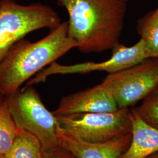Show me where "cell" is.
<instances>
[{"label":"cell","instance_id":"9a60e30c","mask_svg":"<svg viewBox=\"0 0 158 158\" xmlns=\"http://www.w3.org/2000/svg\"><path fill=\"white\" fill-rule=\"evenodd\" d=\"M44 153L45 158H77L71 152L60 145L44 152Z\"/></svg>","mask_w":158,"mask_h":158},{"label":"cell","instance_id":"3957f363","mask_svg":"<svg viewBox=\"0 0 158 158\" xmlns=\"http://www.w3.org/2000/svg\"><path fill=\"white\" fill-rule=\"evenodd\" d=\"M61 19L49 6H23L14 0H0V62L17 42L40 29L56 28Z\"/></svg>","mask_w":158,"mask_h":158},{"label":"cell","instance_id":"30bf717a","mask_svg":"<svg viewBox=\"0 0 158 158\" xmlns=\"http://www.w3.org/2000/svg\"><path fill=\"white\" fill-rule=\"evenodd\" d=\"M131 111V141L121 158H146L158 152V128L145 122L135 108Z\"/></svg>","mask_w":158,"mask_h":158},{"label":"cell","instance_id":"5bb4252c","mask_svg":"<svg viewBox=\"0 0 158 158\" xmlns=\"http://www.w3.org/2000/svg\"><path fill=\"white\" fill-rule=\"evenodd\" d=\"M135 110L145 122L158 128V87L143 100L141 104Z\"/></svg>","mask_w":158,"mask_h":158},{"label":"cell","instance_id":"7c38bea8","mask_svg":"<svg viewBox=\"0 0 158 158\" xmlns=\"http://www.w3.org/2000/svg\"><path fill=\"white\" fill-rule=\"evenodd\" d=\"M136 32L149 57H158V6L137 21Z\"/></svg>","mask_w":158,"mask_h":158},{"label":"cell","instance_id":"6da1fadb","mask_svg":"<svg viewBox=\"0 0 158 158\" xmlns=\"http://www.w3.org/2000/svg\"><path fill=\"white\" fill-rule=\"evenodd\" d=\"M69 14L68 35L85 54L119 45L130 0H56Z\"/></svg>","mask_w":158,"mask_h":158},{"label":"cell","instance_id":"e0dca14e","mask_svg":"<svg viewBox=\"0 0 158 158\" xmlns=\"http://www.w3.org/2000/svg\"><path fill=\"white\" fill-rule=\"evenodd\" d=\"M4 98H5V97H2V96H1V95L0 94V103L4 100Z\"/></svg>","mask_w":158,"mask_h":158},{"label":"cell","instance_id":"52a82bcc","mask_svg":"<svg viewBox=\"0 0 158 158\" xmlns=\"http://www.w3.org/2000/svg\"><path fill=\"white\" fill-rule=\"evenodd\" d=\"M111 51V57L102 62H89L72 65H63L56 62L52 63L49 66L42 70L35 77L30 79L26 85H33L44 82L48 77L53 74H86L97 71L113 73L150 57L146 51L145 43L141 39L132 46L119 44Z\"/></svg>","mask_w":158,"mask_h":158},{"label":"cell","instance_id":"277c9868","mask_svg":"<svg viewBox=\"0 0 158 158\" xmlns=\"http://www.w3.org/2000/svg\"><path fill=\"white\" fill-rule=\"evenodd\" d=\"M5 98L17 127L35 136L44 152L59 146L56 117L46 107L32 85H26Z\"/></svg>","mask_w":158,"mask_h":158},{"label":"cell","instance_id":"4fadbf2b","mask_svg":"<svg viewBox=\"0 0 158 158\" xmlns=\"http://www.w3.org/2000/svg\"><path fill=\"white\" fill-rule=\"evenodd\" d=\"M18 132L19 128L9 111L5 98L0 103V155L11 147Z\"/></svg>","mask_w":158,"mask_h":158},{"label":"cell","instance_id":"8992f818","mask_svg":"<svg viewBox=\"0 0 158 158\" xmlns=\"http://www.w3.org/2000/svg\"><path fill=\"white\" fill-rule=\"evenodd\" d=\"M119 109L144 100L158 87V57H149L118 72L108 74L102 83Z\"/></svg>","mask_w":158,"mask_h":158},{"label":"cell","instance_id":"ba28073f","mask_svg":"<svg viewBox=\"0 0 158 158\" xmlns=\"http://www.w3.org/2000/svg\"><path fill=\"white\" fill-rule=\"evenodd\" d=\"M119 108L113 97L102 85H96L62 97L56 109L52 111L55 116L82 113L114 112Z\"/></svg>","mask_w":158,"mask_h":158},{"label":"cell","instance_id":"8fae6325","mask_svg":"<svg viewBox=\"0 0 158 158\" xmlns=\"http://www.w3.org/2000/svg\"><path fill=\"white\" fill-rule=\"evenodd\" d=\"M0 158H45L40 141L28 132L19 128L11 147L0 155Z\"/></svg>","mask_w":158,"mask_h":158},{"label":"cell","instance_id":"5b68a950","mask_svg":"<svg viewBox=\"0 0 158 158\" xmlns=\"http://www.w3.org/2000/svg\"><path fill=\"white\" fill-rule=\"evenodd\" d=\"M56 117L60 127L85 141L102 143L131 134L132 114L129 108Z\"/></svg>","mask_w":158,"mask_h":158},{"label":"cell","instance_id":"7a4b0ae2","mask_svg":"<svg viewBox=\"0 0 158 158\" xmlns=\"http://www.w3.org/2000/svg\"><path fill=\"white\" fill-rule=\"evenodd\" d=\"M51 31L35 42L23 39L7 52L0 62V94L2 97L19 90L34 74L77 48L76 42L68 35V21Z\"/></svg>","mask_w":158,"mask_h":158},{"label":"cell","instance_id":"9c48e42d","mask_svg":"<svg viewBox=\"0 0 158 158\" xmlns=\"http://www.w3.org/2000/svg\"><path fill=\"white\" fill-rule=\"evenodd\" d=\"M57 136L59 145L77 158H121L130 146L132 138L130 134L106 142L85 141L62 129L59 124Z\"/></svg>","mask_w":158,"mask_h":158},{"label":"cell","instance_id":"2e32d148","mask_svg":"<svg viewBox=\"0 0 158 158\" xmlns=\"http://www.w3.org/2000/svg\"><path fill=\"white\" fill-rule=\"evenodd\" d=\"M146 158H158V152L153 153Z\"/></svg>","mask_w":158,"mask_h":158}]
</instances>
